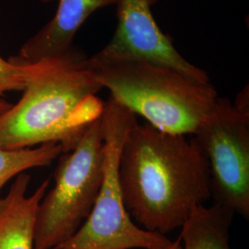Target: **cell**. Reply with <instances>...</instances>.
<instances>
[{"label": "cell", "instance_id": "obj_1", "mask_svg": "<svg viewBox=\"0 0 249 249\" xmlns=\"http://www.w3.org/2000/svg\"><path fill=\"white\" fill-rule=\"evenodd\" d=\"M124 206L139 226L166 234L212 197L208 164L194 138L138 122L118 160Z\"/></svg>", "mask_w": 249, "mask_h": 249}, {"label": "cell", "instance_id": "obj_2", "mask_svg": "<svg viewBox=\"0 0 249 249\" xmlns=\"http://www.w3.org/2000/svg\"><path fill=\"white\" fill-rule=\"evenodd\" d=\"M85 56L75 51L44 59L23 89L18 103L0 115V148L21 150L58 143L71 151L101 117L103 89Z\"/></svg>", "mask_w": 249, "mask_h": 249}, {"label": "cell", "instance_id": "obj_3", "mask_svg": "<svg viewBox=\"0 0 249 249\" xmlns=\"http://www.w3.org/2000/svg\"><path fill=\"white\" fill-rule=\"evenodd\" d=\"M102 88L161 131L193 135L219 97L211 81L195 80L168 66L145 62H89Z\"/></svg>", "mask_w": 249, "mask_h": 249}, {"label": "cell", "instance_id": "obj_4", "mask_svg": "<svg viewBox=\"0 0 249 249\" xmlns=\"http://www.w3.org/2000/svg\"><path fill=\"white\" fill-rule=\"evenodd\" d=\"M137 116L109 96L102 114L105 142L104 177L98 196L78 231L56 249H165L172 241L144 230L127 213L118 178V160L124 137Z\"/></svg>", "mask_w": 249, "mask_h": 249}, {"label": "cell", "instance_id": "obj_5", "mask_svg": "<svg viewBox=\"0 0 249 249\" xmlns=\"http://www.w3.org/2000/svg\"><path fill=\"white\" fill-rule=\"evenodd\" d=\"M102 116L71 151L62 152L54 186L36 212L35 249H56L72 237L92 211L104 177Z\"/></svg>", "mask_w": 249, "mask_h": 249}, {"label": "cell", "instance_id": "obj_6", "mask_svg": "<svg viewBox=\"0 0 249 249\" xmlns=\"http://www.w3.org/2000/svg\"><path fill=\"white\" fill-rule=\"evenodd\" d=\"M193 138L206 159L213 204L249 218V95L218 97Z\"/></svg>", "mask_w": 249, "mask_h": 249}, {"label": "cell", "instance_id": "obj_7", "mask_svg": "<svg viewBox=\"0 0 249 249\" xmlns=\"http://www.w3.org/2000/svg\"><path fill=\"white\" fill-rule=\"evenodd\" d=\"M155 1L118 0L116 32L109 43L88 60L155 63L176 69L195 80L211 81L208 73L187 61L169 37L161 32L151 12Z\"/></svg>", "mask_w": 249, "mask_h": 249}, {"label": "cell", "instance_id": "obj_8", "mask_svg": "<svg viewBox=\"0 0 249 249\" xmlns=\"http://www.w3.org/2000/svg\"><path fill=\"white\" fill-rule=\"evenodd\" d=\"M118 0H59L55 14L21 46L16 60L35 63L71 53L81 25L96 10L117 4Z\"/></svg>", "mask_w": 249, "mask_h": 249}, {"label": "cell", "instance_id": "obj_9", "mask_svg": "<svg viewBox=\"0 0 249 249\" xmlns=\"http://www.w3.org/2000/svg\"><path fill=\"white\" fill-rule=\"evenodd\" d=\"M30 181V175L19 174L8 194L0 198V249H35L36 212L50 179L28 196Z\"/></svg>", "mask_w": 249, "mask_h": 249}, {"label": "cell", "instance_id": "obj_10", "mask_svg": "<svg viewBox=\"0 0 249 249\" xmlns=\"http://www.w3.org/2000/svg\"><path fill=\"white\" fill-rule=\"evenodd\" d=\"M233 216L231 211L217 205L198 206L181 227L182 249H231Z\"/></svg>", "mask_w": 249, "mask_h": 249}, {"label": "cell", "instance_id": "obj_11", "mask_svg": "<svg viewBox=\"0 0 249 249\" xmlns=\"http://www.w3.org/2000/svg\"><path fill=\"white\" fill-rule=\"evenodd\" d=\"M63 152L58 143H45L37 148L7 150L0 148V192L10 179L36 167L49 165Z\"/></svg>", "mask_w": 249, "mask_h": 249}, {"label": "cell", "instance_id": "obj_12", "mask_svg": "<svg viewBox=\"0 0 249 249\" xmlns=\"http://www.w3.org/2000/svg\"><path fill=\"white\" fill-rule=\"evenodd\" d=\"M36 67V63L8 61L0 56V98L8 91L23 90Z\"/></svg>", "mask_w": 249, "mask_h": 249}, {"label": "cell", "instance_id": "obj_13", "mask_svg": "<svg viewBox=\"0 0 249 249\" xmlns=\"http://www.w3.org/2000/svg\"><path fill=\"white\" fill-rule=\"evenodd\" d=\"M11 106H12L11 103H9V102L4 100L3 98H0V115L3 114L4 112H6L8 109L10 108Z\"/></svg>", "mask_w": 249, "mask_h": 249}, {"label": "cell", "instance_id": "obj_14", "mask_svg": "<svg viewBox=\"0 0 249 249\" xmlns=\"http://www.w3.org/2000/svg\"><path fill=\"white\" fill-rule=\"evenodd\" d=\"M165 249H182V245H181V241L179 239V237L177 240L172 241L169 247Z\"/></svg>", "mask_w": 249, "mask_h": 249}, {"label": "cell", "instance_id": "obj_15", "mask_svg": "<svg viewBox=\"0 0 249 249\" xmlns=\"http://www.w3.org/2000/svg\"><path fill=\"white\" fill-rule=\"evenodd\" d=\"M41 1H43V2H50V1H52V0H41Z\"/></svg>", "mask_w": 249, "mask_h": 249}]
</instances>
